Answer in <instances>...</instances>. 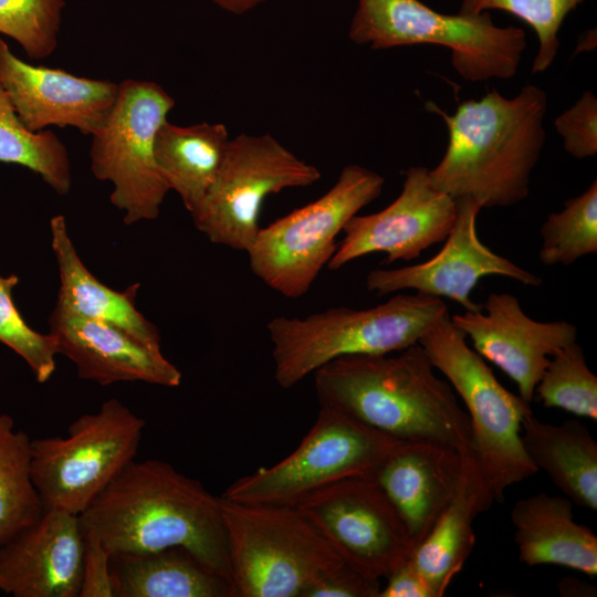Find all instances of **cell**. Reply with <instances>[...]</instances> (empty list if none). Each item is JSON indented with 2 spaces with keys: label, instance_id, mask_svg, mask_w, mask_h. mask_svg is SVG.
<instances>
[{
  "label": "cell",
  "instance_id": "obj_8",
  "mask_svg": "<svg viewBox=\"0 0 597 597\" xmlns=\"http://www.w3.org/2000/svg\"><path fill=\"white\" fill-rule=\"evenodd\" d=\"M384 185L373 170L345 166L323 196L260 229L247 251L253 274L284 297L305 295L335 253L338 233Z\"/></svg>",
  "mask_w": 597,
  "mask_h": 597
},
{
  "label": "cell",
  "instance_id": "obj_26",
  "mask_svg": "<svg viewBox=\"0 0 597 597\" xmlns=\"http://www.w3.org/2000/svg\"><path fill=\"white\" fill-rule=\"evenodd\" d=\"M229 140V132L220 123L179 126L165 121L159 126L155 137L157 167L190 214L212 186Z\"/></svg>",
  "mask_w": 597,
  "mask_h": 597
},
{
  "label": "cell",
  "instance_id": "obj_25",
  "mask_svg": "<svg viewBox=\"0 0 597 597\" xmlns=\"http://www.w3.org/2000/svg\"><path fill=\"white\" fill-rule=\"evenodd\" d=\"M524 450L574 504L597 510V442L578 420L542 422L533 413L521 431Z\"/></svg>",
  "mask_w": 597,
  "mask_h": 597
},
{
  "label": "cell",
  "instance_id": "obj_30",
  "mask_svg": "<svg viewBox=\"0 0 597 597\" xmlns=\"http://www.w3.org/2000/svg\"><path fill=\"white\" fill-rule=\"evenodd\" d=\"M535 394L546 408H557L597 420V377L575 341L555 352L544 369Z\"/></svg>",
  "mask_w": 597,
  "mask_h": 597
},
{
  "label": "cell",
  "instance_id": "obj_17",
  "mask_svg": "<svg viewBox=\"0 0 597 597\" xmlns=\"http://www.w3.org/2000/svg\"><path fill=\"white\" fill-rule=\"evenodd\" d=\"M0 84L22 124L33 133L70 126L92 136L106 121L118 92V83L112 81L32 65L18 57L1 36Z\"/></svg>",
  "mask_w": 597,
  "mask_h": 597
},
{
  "label": "cell",
  "instance_id": "obj_28",
  "mask_svg": "<svg viewBox=\"0 0 597 597\" xmlns=\"http://www.w3.org/2000/svg\"><path fill=\"white\" fill-rule=\"evenodd\" d=\"M0 161L30 169L59 195H66L71 189V164L66 146L50 129L38 133L29 130L1 84Z\"/></svg>",
  "mask_w": 597,
  "mask_h": 597
},
{
  "label": "cell",
  "instance_id": "obj_32",
  "mask_svg": "<svg viewBox=\"0 0 597 597\" xmlns=\"http://www.w3.org/2000/svg\"><path fill=\"white\" fill-rule=\"evenodd\" d=\"M64 0H0V34L17 41L33 60L57 46Z\"/></svg>",
  "mask_w": 597,
  "mask_h": 597
},
{
  "label": "cell",
  "instance_id": "obj_37",
  "mask_svg": "<svg viewBox=\"0 0 597 597\" xmlns=\"http://www.w3.org/2000/svg\"><path fill=\"white\" fill-rule=\"evenodd\" d=\"M378 597H434L432 590L407 561L391 572Z\"/></svg>",
  "mask_w": 597,
  "mask_h": 597
},
{
  "label": "cell",
  "instance_id": "obj_3",
  "mask_svg": "<svg viewBox=\"0 0 597 597\" xmlns=\"http://www.w3.org/2000/svg\"><path fill=\"white\" fill-rule=\"evenodd\" d=\"M426 107L444 121L449 133L443 157L429 169L433 187L481 208L511 207L528 196L546 138L543 88L526 84L511 98L493 88L480 100L462 102L451 115L433 102Z\"/></svg>",
  "mask_w": 597,
  "mask_h": 597
},
{
  "label": "cell",
  "instance_id": "obj_14",
  "mask_svg": "<svg viewBox=\"0 0 597 597\" xmlns=\"http://www.w3.org/2000/svg\"><path fill=\"white\" fill-rule=\"evenodd\" d=\"M455 216L457 200L432 186L429 169L410 167L400 195L389 206L375 213L355 214L347 221L327 268L338 270L377 252L386 254L383 264L413 260L446 240Z\"/></svg>",
  "mask_w": 597,
  "mask_h": 597
},
{
  "label": "cell",
  "instance_id": "obj_33",
  "mask_svg": "<svg viewBox=\"0 0 597 597\" xmlns=\"http://www.w3.org/2000/svg\"><path fill=\"white\" fill-rule=\"evenodd\" d=\"M17 275H0V343L17 353L30 367L36 381H48L55 370L56 346L53 336L32 329L19 313L12 292Z\"/></svg>",
  "mask_w": 597,
  "mask_h": 597
},
{
  "label": "cell",
  "instance_id": "obj_24",
  "mask_svg": "<svg viewBox=\"0 0 597 597\" xmlns=\"http://www.w3.org/2000/svg\"><path fill=\"white\" fill-rule=\"evenodd\" d=\"M115 597H234L232 583L180 546L113 553Z\"/></svg>",
  "mask_w": 597,
  "mask_h": 597
},
{
  "label": "cell",
  "instance_id": "obj_1",
  "mask_svg": "<svg viewBox=\"0 0 597 597\" xmlns=\"http://www.w3.org/2000/svg\"><path fill=\"white\" fill-rule=\"evenodd\" d=\"M78 517L112 554L180 546L232 583L220 496L165 461L133 460Z\"/></svg>",
  "mask_w": 597,
  "mask_h": 597
},
{
  "label": "cell",
  "instance_id": "obj_39",
  "mask_svg": "<svg viewBox=\"0 0 597 597\" xmlns=\"http://www.w3.org/2000/svg\"><path fill=\"white\" fill-rule=\"evenodd\" d=\"M221 9L234 13L243 14L266 0H211Z\"/></svg>",
  "mask_w": 597,
  "mask_h": 597
},
{
  "label": "cell",
  "instance_id": "obj_16",
  "mask_svg": "<svg viewBox=\"0 0 597 597\" xmlns=\"http://www.w3.org/2000/svg\"><path fill=\"white\" fill-rule=\"evenodd\" d=\"M450 320L478 354L516 384L519 396L530 405L552 355L577 339L576 325L535 321L510 293H490L480 310L450 315Z\"/></svg>",
  "mask_w": 597,
  "mask_h": 597
},
{
  "label": "cell",
  "instance_id": "obj_10",
  "mask_svg": "<svg viewBox=\"0 0 597 597\" xmlns=\"http://www.w3.org/2000/svg\"><path fill=\"white\" fill-rule=\"evenodd\" d=\"M401 441L337 409L321 406L313 427L291 454L237 479L222 496L243 503L295 506L334 482L370 478Z\"/></svg>",
  "mask_w": 597,
  "mask_h": 597
},
{
  "label": "cell",
  "instance_id": "obj_35",
  "mask_svg": "<svg viewBox=\"0 0 597 597\" xmlns=\"http://www.w3.org/2000/svg\"><path fill=\"white\" fill-rule=\"evenodd\" d=\"M84 533V557L78 597H115L112 553L97 536Z\"/></svg>",
  "mask_w": 597,
  "mask_h": 597
},
{
  "label": "cell",
  "instance_id": "obj_19",
  "mask_svg": "<svg viewBox=\"0 0 597 597\" xmlns=\"http://www.w3.org/2000/svg\"><path fill=\"white\" fill-rule=\"evenodd\" d=\"M50 334L56 352L76 367L77 376L102 386L119 381H143L178 387L182 375L161 349L148 347L125 331L54 307Z\"/></svg>",
  "mask_w": 597,
  "mask_h": 597
},
{
  "label": "cell",
  "instance_id": "obj_34",
  "mask_svg": "<svg viewBox=\"0 0 597 597\" xmlns=\"http://www.w3.org/2000/svg\"><path fill=\"white\" fill-rule=\"evenodd\" d=\"M564 149L577 159L597 154V98L586 91L576 103L554 121Z\"/></svg>",
  "mask_w": 597,
  "mask_h": 597
},
{
  "label": "cell",
  "instance_id": "obj_6",
  "mask_svg": "<svg viewBox=\"0 0 597 597\" xmlns=\"http://www.w3.org/2000/svg\"><path fill=\"white\" fill-rule=\"evenodd\" d=\"M419 344L464 405L474 459L494 500H502L507 488L537 472L521 438L522 422L533 413L531 405L502 386L449 312L425 332Z\"/></svg>",
  "mask_w": 597,
  "mask_h": 597
},
{
  "label": "cell",
  "instance_id": "obj_23",
  "mask_svg": "<svg viewBox=\"0 0 597 597\" xmlns=\"http://www.w3.org/2000/svg\"><path fill=\"white\" fill-rule=\"evenodd\" d=\"M50 231L60 276L55 306L114 325L144 345L160 349V334L156 325L136 307L139 283L119 292L98 281L78 256L62 214L51 219Z\"/></svg>",
  "mask_w": 597,
  "mask_h": 597
},
{
  "label": "cell",
  "instance_id": "obj_31",
  "mask_svg": "<svg viewBox=\"0 0 597 597\" xmlns=\"http://www.w3.org/2000/svg\"><path fill=\"white\" fill-rule=\"evenodd\" d=\"M584 0H462L459 13L476 15L496 9L516 15L535 31L538 49L532 73L546 71L558 49V33L567 14Z\"/></svg>",
  "mask_w": 597,
  "mask_h": 597
},
{
  "label": "cell",
  "instance_id": "obj_20",
  "mask_svg": "<svg viewBox=\"0 0 597 597\" xmlns=\"http://www.w3.org/2000/svg\"><path fill=\"white\" fill-rule=\"evenodd\" d=\"M462 455L444 443L401 441L370 476L405 522L416 546L453 499Z\"/></svg>",
  "mask_w": 597,
  "mask_h": 597
},
{
  "label": "cell",
  "instance_id": "obj_36",
  "mask_svg": "<svg viewBox=\"0 0 597 597\" xmlns=\"http://www.w3.org/2000/svg\"><path fill=\"white\" fill-rule=\"evenodd\" d=\"M380 589V579L344 562L312 586L304 597H378Z\"/></svg>",
  "mask_w": 597,
  "mask_h": 597
},
{
  "label": "cell",
  "instance_id": "obj_4",
  "mask_svg": "<svg viewBox=\"0 0 597 597\" xmlns=\"http://www.w3.org/2000/svg\"><path fill=\"white\" fill-rule=\"evenodd\" d=\"M446 313L442 298L415 293L368 308L338 306L303 318L274 317L266 325L274 378L290 389L336 358L397 353L418 344Z\"/></svg>",
  "mask_w": 597,
  "mask_h": 597
},
{
  "label": "cell",
  "instance_id": "obj_15",
  "mask_svg": "<svg viewBox=\"0 0 597 597\" xmlns=\"http://www.w3.org/2000/svg\"><path fill=\"white\" fill-rule=\"evenodd\" d=\"M457 200V216L441 250L430 260L398 269H375L366 276V287L378 295L415 290L417 293L455 301L465 311L481 305L471 293L481 277L499 275L527 286H540L542 279L493 252L478 235L481 206L469 198Z\"/></svg>",
  "mask_w": 597,
  "mask_h": 597
},
{
  "label": "cell",
  "instance_id": "obj_38",
  "mask_svg": "<svg viewBox=\"0 0 597 597\" xmlns=\"http://www.w3.org/2000/svg\"><path fill=\"white\" fill-rule=\"evenodd\" d=\"M557 589L562 596H593L596 589L577 578H564L557 584Z\"/></svg>",
  "mask_w": 597,
  "mask_h": 597
},
{
  "label": "cell",
  "instance_id": "obj_18",
  "mask_svg": "<svg viewBox=\"0 0 597 597\" xmlns=\"http://www.w3.org/2000/svg\"><path fill=\"white\" fill-rule=\"evenodd\" d=\"M83 557L78 515L43 510L0 545V590L14 597H78Z\"/></svg>",
  "mask_w": 597,
  "mask_h": 597
},
{
  "label": "cell",
  "instance_id": "obj_5",
  "mask_svg": "<svg viewBox=\"0 0 597 597\" xmlns=\"http://www.w3.org/2000/svg\"><path fill=\"white\" fill-rule=\"evenodd\" d=\"M234 597H304L345 561L291 505L220 496Z\"/></svg>",
  "mask_w": 597,
  "mask_h": 597
},
{
  "label": "cell",
  "instance_id": "obj_21",
  "mask_svg": "<svg viewBox=\"0 0 597 597\" xmlns=\"http://www.w3.org/2000/svg\"><path fill=\"white\" fill-rule=\"evenodd\" d=\"M567 496L540 492L519 500L511 510L521 563L555 565L597 575V536L574 520Z\"/></svg>",
  "mask_w": 597,
  "mask_h": 597
},
{
  "label": "cell",
  "instance_id": "obj_13",
  "mask_svg": "<svg viewBox=\"0 0 597 597\" xmlns=\"http://www.w3.org/2000/svg\"><path fill=\"white\" fill-rule=\"evenodd\" d=\"M295 506L347 564L368 576L386 578L416 547L405 522L371 478L334 482Z\"/></svg>",
  "mask_w": 597,
  "mask_h": 597
},
{
  "label": "cell",
  "instance_id": "obj_9",
  "mask_svg": "<svg viewBox=\"0 0 597 597\" xmlns=\"http://www.w3.org/2000/svg\"><path fill=\"white\" fill-rule=\"evenodd\" d=\"M145 421L116 398L83 413L66 437L32 440L31 474L43 510L80 515L137 454Z\"/></svg>",
  "mask_w": 597,
  "mask_h": 597
},
{
  "label": "cell",
  "instance_id": "obj_29",
  "mask_svg": "<svg viewBox=\"0 0 597 597\" xmlns=\"http://www.w3.org/2000/svg\"><path fill=\"white\" fill-rule=\"evenodd\" d=\"M543 239L538 259L544 265H570L597 252V181L579 196L564 201L541 227Z\"/></svg>",
  "mask_w": 597,
  "mask_h": 597
},
{
  "label": "cell",
  "instance_id": "obj_11",
  "mask_svg": "<svg viewBox=\"0 0 597 597\" xmlns=\"http://www.w3.org/2000/svg\"><path fill=\"white\" fill-rule=\"evenodd\" d=\"M174 106L158 83L124 80L106 121L92 135V174L113 184L109 200L126 224L156 219L169 191L155 159V137Z\"/></svg>",
  "mask_w": 597,
  "mask_h": 597
},
{
  "label": "cell",
  "instance_id": "obj_27",
  "mask_svg": "<svg viewBox=\"0 0 597 597\" xmlns=\"http://www.w3.org/2000/svg\"><path fill=\"white\" fill-rule=\"evenodd\" d=\"M31 443L11 416L0 413V545L43 513L31 474Z\"/></svg>",
  "mask_w": 597,
  "mask_h": 597
},
{
  "label": "cell",
  "instance_id": "obj_22",
  "mask_svg": "<svg viewBox=\"0 0 597 597\" xmlns=\"http://www.w3.org/2000/svg\"><path fill=\"white\" fill-rule=\"evenodd\" d=\"M494 501L474 455H462L460 481L453 499L408 559L434 597L443 596L461 572L475 543L473 521Z\"/></svg>",
  "mask_w": 597,
  "mask_h": 597
},
{
  "label": "cell",
  "instance_id": "obj_12",
  "mask_svg": "<svg viewBox=\"0 0 597 597\" xmlns=\"http://www.w3.org/2000/svg\"><path fill=\"white\" fill-rule=\"evenodd\" d=\"M321 171L270 134L230 138L219 172L198 209L196 228L216 244L248 251L268 196L317 182Z\"/></svg>",
  "mask_w": 597,
  "mask_h": 597
},
{
  "label": "cell",
  "instance_id": "obj_2",
  "mask_svg": "<svg viewBox=\"0 0 597 597\" xmlns=\"http://www.w3.org/2000/svg\"><path fill=\"white\" fill-rule=\"evenodd\" d=\"M313 375L321 406L402 441H434L473 454L468 413L419 343L396 355L343 356Z\"/></svg>",
  "mask_w": 597,
  "mask_h": 597
},
{
  "label": "cell",
  "instance_id": "obj_7",
  "mask_svg": "<svg viewBox=\"0 0 597 597\" xmlns=\"http://www.w3.org/2000/svg\"><path fill=\"white\" fill-rule=\"evenodd\" d=\"M348 36L374 50L444 46L454 70L470 82L513 77L526 48L523 29L498 27L489 12L444 14L419 0H358Z\"/></svg>",
  "mask_w": 597,
  "mask_h": 597
}]
</instances>
